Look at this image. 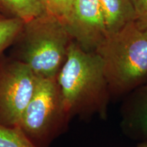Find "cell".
Instances as JSON below:
<instances>
[{
	"label": "cell",
	"mask_w": 147,
	"mask_h": 147,
	"mask_svg": "<svg viewBox=\"0 0 147 147\" xmlns=\"http://www.w3.org/2000/svg\"><path fill=\"white\" fill-rule=\"evenodd\" d=\"M0 147H37L18 125L0 124Z\"/></svg>",
	"instance_id": "cell-11"
},
{
	"label": "cell",
	"mask_w": 147,
	"mask_h": 147,
	"mask_svg": "<svg viewBox=\"0 0 147 147\" xmlns=\"http://www.w3.org/2000/svg\"><path fill=\"white\" fill-rule=\"evenodd\" d=\"M70 119L57 78H38L18 125L37 147H49L65 131Z\"/></svg>",
	"instance_id": "cell-4"
},
{
	"label": "cell",
	"mask_w": 147,
	"mask_h": 147,
	"mask_svg": "<svg viewBox=\"0 0 147 147\" xmlns=\"http://www.w3.org/2000/svg\"><path fill=\"white\" fill-rule=\"evenodd\" d=\"M104 12L108 33L115 32L130 22L135 21L131 0H99Z\"/></svg>",
	"instance_id": "cell-8"
},
{
	"label": "cell",
	"mask_w": 147,
	"mask_h": 147,
	"mask_svg": "<svg viewBox=\"0 0 147 147\" xmlns=\"http://www.w3.org/2000/svg\"><path fill=\"white\" fill-rule=\"evenodd\" d=\"M121 127L129 136L147 138V82L138 87L125 104Z\"/></svg>",
	"instance_id": "cell-7"
},
{
	"label": "cell",
	"mask_w": 147,
	"mask_h": 147,
	"mask_svg": "<svg viewBox=\"0 0 147 147\" xmlns=\"http://www.w3.org/2000/svg\"><path fill=\"white\" fill-rule=\"evenodd\" d=\"M38 77L16 59L0 62V124L12 127L19 121L34 95Z\"/></svg>",
	"instance_id": "cell-5"
},
{
	"label": "cell",
	"mask_w": 147,
	"mask_h": 147,
	"mask_svg": "<svg viewBox=\"0 0 147 147\" xmlns=\"http://www.w3.org/2000/svg\"><path fill=\"white\" fill-rule=\"evenodd\" d=\"M137 147H147V141L144 143H142V144L138 145Z\"/></svg>",
	"instance_id": "cell-14"
},
{
	"label": "cell",
	"mask_w": 147,
	"mask_h": 147,
	"mask_svg": "<svg viewBox=\"0 0 147 147\" xmlns=\"http://www.w3.org/2000/svg\"><path fill=\"white\" fill-rule=\"evenodd\" d=\"M110 94L121 95L147 82V30L135 21L108 33L97 49Z\"/></svg>",
	"instance_id": "cell-2"
},
{
	"label": "cell",
	"mask_w": 147,
	"mask_h": 147,
	"mask_svg": "<svg viewBox=\"0 0 147 147\" xmlns=\"http://www.w3.org/2000/svg\"><path fill=\"white\" fill-rule=\"evenodd\" d=\"M63 24L73 41L87 52H95L108 35L99 0H74Z\"/></svg>",
	"instance_id": "cell-6"
},
{
	"label": "cell",
	"mask_w": 147,
	"mask_h": 147,
	"mask_svg": "<svg viewBox=\"0 0 147 147\" xmlns=\"http://www.w3.org/2000/svg\"><path fill=\"white\" fill-rule=\"evenodd\" d=\"M25 22L15 17L0 18V62L9 47L13 45L23 29Z\"/></svg>",
	"instance_id": "cell-10"
},
{
	"label": "cell",
	"mask_w": 147,
	"mask_h": 147,
	"mask_svg": "<svg viewBox=\"0 0 147 147\" xmlns=\"http://www.w3.org/2000/svg\"><path fill=\"white\" fill-rule=\"evenodd\" d=\"M72 39L63 24L44 13L25 22L15 42L16 59L28 65L36 76L55 78L67 58Z\"/></svg>",
	"instance_id": "cell-3"
},
{
	"label": "cell",
	"mask_w": 147,
	"mask_h": 147,
	"mask_svg": "<svg viewBox=\"0 0 147 147\" xmlns=\"http://www.w3.org/2000/svg\"><path fill=\"white\" fill-rule=\"evenodd\" d=\"M45 13L63 23L70 12L74 0H42Z\"/></svg>",
	"instance_id": "cell-12"
},
{
	"label": "cell",
	"mask_w": 147,
	"mask_h": 147,
	"mask_svg": "<svg viewBox=\"0 0 147 147\" xmlns=\"http://www.w3.org/2000/svg\"><path fill=\"white\" fill-rule=\"evenodd\" d=\"M135 12V22L141 29L147 30V0H131Z\"/></svg>",
	"instance_id": "cell-13"
},
{
	"label": "cell",
	"mask_w": 147,
	"mask_h": 147,
	"mask_svg": "<svg viewBox=\"0 0 147 147\" xmlns=\"http://www.w3.org/2000/svg\"><path fill=\"white\" fill-rule=\"evenodd\" d=\"M0 10L25 23L45 13L42 0H0Z\"/></svg>",
	"instance_id": "cell-9"
},
{
	"label": "cell",
	"mask_w": 147,
	"mask_h": 147,
	"mask_svg": "<svg viewBox=\"0 0 147 147\" xmlns=\"http://www.w3.org/2000/svg\"><path fill=\"white\" fill-rule=\"evenodd\" d=\"M57 81L71 119L94 115L106 119L111 94L98 53L84 51L72 40Z\"/></svg>",
	"instance_id": "cell-1"
}]
</instances>
